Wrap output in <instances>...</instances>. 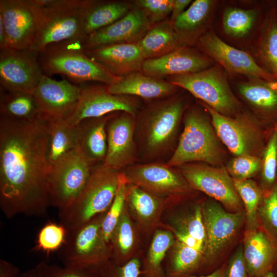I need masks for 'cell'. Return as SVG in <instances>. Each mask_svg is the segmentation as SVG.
<instances>
[{
	"label": "cell",
	"instance_id": "6da1fadb",
	"mask_svg": "<svg viewBox=\"0 0 277 277\" xmlns=\"http://www.w3.org/2000/svg\"><path fill=\"white\" fill-rule=\"evenodd\" d=\"M49 130L39 113L30 122L0 114V207L7 218L47 212Z\"/></svg>",
	"mask_w": 277,
	"mask_h": 277
},
{
	"label": "cell",
	"instance_id": "7a4b0ae2",
	"mask_svg": "<svg viewBox=\"0 0 277 277\" xmlns=\"http://www.w3.org/2000/svg\"><path fill=\"white\" fill-rule=\"evenodd\" d=\"M186 108L183 97L172 95L150 104L140 113L135 131L144 157L154 159L171 149Z\"/></svg>",
	"mask_w": 277,
	"mask_h": 277
},
{
	"label": "cell",
	"instance_id": "3957f363",
	"mask_svg": "<svg viewBox=\"0 0 277 277\" xmlns=\"http://www.w3.org/2000/svg\"><path fill=\"white\" fill-rule=\"evenodd\" d=\"M37 19V32L30 49L39 53L47 46L83 41L81 9L85 0H30Z\"/></svg>",
	"mask_w": 277,
	"mask_h": 277
},
{
	"label": "cell",
	"instance_id": "277c9868",
	"mask_svg": "<svg viewBox=\"0 0 277 277\" xmlns=\"http://www.w3.org/2000/svg\"><path fill=\"white\" fill-rule=\"evenodd\" d=\"M82 40H67L47 46L38 53V61L43 73L48 76L61 74L75 83L95 81L106 85L120 77L116 76L86 54Z\"/></svg>",
	"mask_w": 277,
	"mask_h": 277
},
{
	"label": "cell",
	"instance_id": "5b68a950",
	"mask_svg": "<svg viewBox=\"0 0 277 277\" xmlns=\"http://www.w3.org/2000/svg\"><path fill=\"white\" fill-rule=\"evenodd\" d=\"M184 123L178 144L166 164L172 167L194 162L220 164V140L206 114L199 108H190L184 112Z\"/></svg>",
	"mask_w": 277,
	"mask_h": 277
},
{
	"label": "cell",
	"instance_id": "8992f818",
	"mask_svg": "<svg viewBox=\"0 0 277 277\" xmlns=\"http://www.w3.org/2000/svg\"><path fill=\"white\" fill-rule=\"evenodd\" d=\"M120 171L103 164L94 166L86 186L68 207L58 210L61 223L67 230L83 225L109 208L115 197Z\"/></svg>",
	"mask_w": 277,
	"mask_h": 277
},
{
	"label": "cell",
	"instance_id": "52a82bcc",
	"mask_svg": "<svg viewBox=\"0 0 277 277\" xmlns=\"http://www.w3.org/2000/svg\"><path fill=\"white\" fill-rule=\"evenodd\" d=\"M167 81L222 115L233 117L240 114L241 103L230 87L226 71L218 64L201 71L170 76Z\"/></svg>",
	"mask_w": 277,
	"mask_h": 277
},
{
	"label": "cell",
	"instance_id": "ba28073f",
	"mask_svg": "<svg viewBox=\"0 0 277 277\" xmlns=\"http://www.w3.org/2000/svg\"><path fill=\"white\" fill-rule=\"evenodd\" d=\"M94 167L75 148L49 168L47 187L50 205L58 210L70 205L86 186Z\"/></svg>",
	"mask_w": 277,
	"mask_h": 277
},
{
	"label": "cell",
	"instance_id": "9c48e42d",
	"mask_svg": "<svg viewBox=\"0 0 277 277\" xmlns=\"http://www.w3.org/2000/svg\"><path fill=\"white\" fill-rule=\"evenodd\" d=\"M104 213L83 225L67 230L65 242L58 254L64 266L80 268L102 262L107 256L108 244L101 230Z\"/></svg>",
	"mask_w": 277,
	"mask_h": 277
},
{
	"label": "cell",
	"instance_id": "30bf717a",
	"mask_svg": "<svg viewBox=\"0 0 277 277\" xmlns=\"http://www.w3.org/2000/svg\"><path fill=\"white\" fill-rule=\"evenodd\" d=\"M179 167L182 176L190 187L203 192L232 211H240L241 198L226 168L198 162Z\"/></svg>",
	"mask_w": 277,
	"mask_h": 277
},
{
	"label": "cell",
	"instance_id": "8fae6325",
	"mask_svg": "<svg viewBox=\"0 0 277 277\" xmlns=\"http://www.w3.org/2000/svg\"><path fill=\"white\" fill-rule=\"evenodd\" d=\"M140 107L138 97L112 94L106 85L82 86L77 105L66 120L75 126L84 120L115 112H126L136 116Z\"/></svg>",
	"mask_w": 277,
	"mask_h": 277
},
{
	"label": "cell",
	"instance_id": "7c38bea8",
	"mask_svg": "<svg viewBox=\"0 0 277 277\" xmlns=\"http://www.w3.org/2000/svg\"><path fill=\"white\" fill-rule=\"evenodd\" d=\"M210 115L214 129L220 141L236 156L253 155L261 148L262 135L248 116H224L201 102Z\"/></svg>",
	"mask_w": 277,
	"mask_h": 277
},
{
	"label": "cell",
	"instance_id": "4fadbf2b",
	"mask_svg": "<svg viewBox=\"0 0 277 277\" xmlns=\"http://www.w3.org/2000/svg\"><path fill=\"white\" fill-rule=\"evenodd\" d=\"M38 55L30 49L0 51L1 89L33 94L44 74Z\"/></svg>",
	"mask_w": 277,
	"mask_h": 277
},
{
	"label": "cell",
	"instance_id": "5bb4252c",
	"mask_svg": "<svg viewBox=\"0 0 277 277\" xmlns=\"http://www.w3.org/2000/svg\"><path fill=\"white\" fill-rule=\"evenodd\" d=\"M200 50L220 65L226 72L247 77H257L269 81L277 79L259 65L247 52L224 42L213 31H208L198 41Z\"/></svg>",
	"mask_w": 277,
	"mask_h": 277
},
{
	"label": "cell",
	"instance_id": "9a60e30c",
	"mask_svg": "<svg viewBox=\"0 0 277 277\" xmlns=\"http://www.w3.org/2000/svg\"><path fill=\"white\" fill-rule=\"evenodd\" d=\"M136 116L116 113L106 125L107 151L103 165L119 171L134 164L138 150L134 141Z\"/></svg>",
	"mask_w": 277,
	"mask_h": 277
},
{
	"label": "cell",
	"instance_id": "2e32d148",
	"mask_svg": "<svg viewBox=\"0 0 277 277\" xmlns=\"http://www.w3.org/2000/svg\"><path fill=\"white\" fill-rule=\"evenodd\" d=\"M166 164L152 163L133 164L121 171L128 183L157 196L180 194L189 185L183 176Z\"/></svg>",
	"mask_w": 277,
	"mask_h": 277
},
{
	"label": "cell",
	"instance_id": "e0dca14e",
	"mask_svg": "<svg viewBox=\"0 0 277 277\" xmlns=\"http://www.w3.org/2000/svg\"><path fill=\"white\" fill-rule=\"evenodd\" d=\"M82 89V86L74 85L65 78L56 81L43 74L33 95L41 114L66 120L76 107Z\"/></svg>",
	"mask_w": 277,
	"mask_h": 277
},
{
	"label": "cell",
	"instance_id": "ac0fdd59",
	"mask_svg": "<svg viewBox=\"0 0 277 277\" xmlns=\"http://www.w3.org/2000/svg\"><path fill=\"white\" fill-rule=\"evenodd\" d=\"M0 19L6 34L7 49H30L37 28L30 0H1Z\"/></svg>",
	"mask_w": 277,
	"mask_h": 277
},
{
	"label": "cell",
	"instance_id": "d6986e66",
	"mask_svg": "<svg viewBox=\"0 0 277 277\" xmlns=\"http://www.w3.org/2000/svg\"><path fill=\"white\" fill-rule=\"evenodd\" d=\"M206 231L204 253L208 258L216 256L236 235L244 219L243 212L225 211L213 201L206 202L202 207Z\"/></svg>",
	"mask_w": 277,
	"mask_h": 277
},
{
	"label": "cell",
	"instance_id": "ffe728a7",
	"mask_svg": "<svg viewBox=\"0 0 277 277\" xmlns=\"http://www.w3.org/2000/svg\"><path fill=\"white\" fill-rule=\"evenodd\" d=\"M132 6L131 10L121 19L86 36L82 41L85 50L137 43L152 25L140 9Z\"/></svg>",
	"mask_w": 277,
	"mask_h": 277
},
{
	"label": "cell",
	"instance_id": "44dd1931",
	"mask_svg": "<svg viewBox=\"0 0 277 277\" xmlns=\"http://www.w3.org/2000/svg\"><path fill=\"white\" fill-rule=\"evenodd\" d=\"M214 62L202 51L183 45L162 57L145 60L142 72L149 76L164 79L203 71L213 66Z\"/></svg>",
	"mask_w": 277,
	"mask_h": 277
},
{
	"label": "cell",
	"instance_id": "7402d4cb",
	"mask_svg": "<svg viewBox=\"0 0 277 277\" xmlns=\"http://www.w3.org/2000/svg\"><path fill=\"white\" fill-rule=\"evenodd\" d=\"M86 52L90 58L118 77L141 72L145 60L136 43L114 44Z\"/></svg>",
	"mask_w": 277,
	"mask_h": 277
},
{
	"label": "cell",
	"instance_id": "603a6c76",
	"mask_svg": "<svg viewBox=\"0 0 277 277\" xmlns=\"http://www.w3.org/2000/svg\"><path fill=\"white\" fill-rule=\"evenodd\" d=\"M243 253L248 273L252 277H262L277 264L276 244L264 230L257 227L245 233Z\"/></svg>",
	"mask_w": 277,
	"mask_h": 277
},
{
	"label": "cell",
	"instance_id": "cb8c5ba5",
	"mask_svg": "<svg viewBox=\"0 0 277 277\" xmlns=\"http://www.w3.org/2000/svg\"><path fill=\"white\" fill-rule=\"evenodd\" d=\"M117 112L84 120L74 126L76 148L93 166L103 163L107 151L106 125Z\"/></svg>",
	"mask_w": 277,
	"mask_h": 277
},
{
	"label": "cell",
	"instance_id": "d4e9b609",
	"mask_svg": "<svg viewBox=\"0 0 277 277\" xmlns=\"http://www.w3.org/2000/svg\"><path fill=\"white\" fill-rule=\"evenodd\" d=\"M107 90L116 95L141 97L145 100H161L173 95L176 86L162 78L136 72L120 78L106 85Z\"/></svg>",
	"mask_w": 277,
	"mask_h": 277
},
{
	"label": "cell",
	"instance_id": "484cf974",
	"mask_svg": "<svg viewBox=\"0 0 277 277\" xmlns=\"http://www.w3.org/2000/svg\"><path fill=\"white\" fill-rule=\"evenodd\" d=\"M216 2L212 0H195L173 22V28L183 45H196L205 30Z\"/></svg>",
	"mask_w": 277,
	"mask_h": 277
},
{
	"label": "cell",
	"instance_id": "4316f807",
	"mask_svg": "<svg viewBox=\"0 0 277 277\" xmlns=\"http://www.w3.org/2000/svg\"><path fill=\"white\" fill-rule=\"evenodd\" d=\"M132 7L131 2L85 0L81 9L82 27L85 37L121 19Z\"/></svg>",
	"mask_w": 277,
	"mask_h": 277
},
{
	"label": "cell",
	"instance_id": "83f0119b",
	"mask_svg": "<svg viewBox=\"0 0 277 277\" xmlns=\"http://www.w3.org/2000/svg\"><path fill=\"white\" fill-rule=\"evenodd\" d=\"M242 98L255 110L265 115H277V81L247 77L237 85Z\"/></svg>",
	"mask_w": 277,
	"mask_h": 277
},
{
	"label": "cell",
	"instance_id": "f1b7e54d",
	"mask_svg": "<svg viewBox=\"0 0 277 277\" xmlns=\"http://www.w3.org/2000/svg\"><path fill=\"white\" fill-rule=\"evenodd\" d=\"M136 44L145 60L162 57L183 46L170 19L153 25Z\"/></svg>",
	"mask_w": 277,
	"mask_h": 277
},
{
	"label": "cell",
	"instance_id": "f546056e",
	"mask_svg": "<svg viewBox=\"0 0 277 277\" xmlns=\"http://www.w3.org/2000/svg\"><path fill=\"white\" fill-rule=\"evenodd\" d=\"M49 119V130L47 148L48 170L76 148L74 126L71 125L65 119Z\"/></svg>",
	"mask_w": 277,
	"mask_h": 277
},
{
	"label": "cell",
	"instance_id": "4dcf8cb0",
	"mask_svg": "<svg viewBox=\"0 0 277 277\" xmlns=\"http://www.w3.org/2000/svg\"><path fill=\"white\" fill-rule=\"evenodd\" d=\"M4 91L1 93L0 114L23 122L32 121L37 117L39 112L32 94Z\"/></svg>",
	"mask_w": 277,
	"mask_h": 277
},
{
	"label": "cell",
	"instance_id": "1f68e13d",
	"mask_svg": "<svg viewBox=\"0 0 277 277\" xmlns=\"http://www.w3.org/2000/svg\"><path fill=\"white\" fill-rule=\"evenodd\" d=\"M258 53L264 68L277 79V15L274 10L263 25Z\"/></svg>",
	"mask_w": 277,
	"mask_h": 277
},
{
	"label": "cell",
	"instance_id": "d6a6232c",
	"mask_svg": "<svg viewBox=\"0 0 277 277\" xmlns=\"http://www.w3.org/2000/svg\"><path fill=\"white\" fill-rule=\"evenodd\" d=\"M257 17L258 11L255 9L228 7L223 15L224 32L231 37H243L252 29Z\"/></svg>",
	"mask_w": 277,
	"mask_h": 277
},
{
	"label": "cell",
	"instance_id": "836d02e7",
	"mask_svg": "<svg viewBox=\"0 0 277 277\" xmlns=\"http://www.w3.org/2000/svg\"><path fill=\"white\" fill-rule=\"evenodd\" d=\"M126 202L141 220L148 221L158 211L161 202L157 196L127 182Z\"/></svg>",
	"mask_w": 277,
	"mask_h": 277
},
{
	"label": "cell",
	"instance_id": "e575fe53",
	"mask_svg": "<svg viewBox=\"0 0 277 277\" xmlns=\"http://www.w3.org/2000/svg\"><path fill=\"white\" fill-rule=\"evenodd\" d=\"M233 180L235 189L246 209L248 229L257 227L258 210L264 196V191L250 179Z\"/></svg>",
	"mask_w": 277,
	"mask_h": 277
},
{
	"label": "cell",
	"instance_id": "d590c367",
	"mask_svg": "<svg viewBox=\"0 0 277 277\" xmlns=\"http://www.w3.org/2000/svg\"><path fill=\"white\" fill-rule=\"evenodd\" d=\"M127 181L123 174L120 171L119 182L114 200L104 215L101 230L105 242L108 244L121 219L126 204V189Z\"/></svg>",
	"mask_w": 277,
	"mask_h": 277
},
{
	"label": "cell",
	"instance_id": "8d00e7d4",
	"mask_svg": "<svg viewBox=\"0 0 277 277\" xmlns=\"http://www.w3.org/2000/svg\"><path fill=\"white\" fill-rule=\"evenodd\" d=\"M258 217L265 231L277 245V182L270 191L264 193Z\"/></svg>",
	"mask_w": 277,
	"mask_h": 277
},
{
	"label": "cell",
	"instance_id": "74e56055",
	"mask_svg": "<svg viewBox=\"0 0 277 277\" xmlns=\"http://www.w3.org/2000/svg\"><path fill=\"white\" fill-rule=\"evenodd\" d=\"M68 230L61 223H48L39 230L34 249L46 252L60 250L64 245Z\"/></svg>",
	"mask_w": 277,
	"mask_h": 277
},
{
	"label": "cell",
	"instance_id": "f35d334b",
	"mask_svg": "<svg viewBox=\"0 0 277 277\" xmlns=\"http://www.w3.org/2000/svg\"><path fill=\"white\" fill-rule=\"evenodd\" d=\"M262 160V189L264 193L271 190L275 184L277 168V125L269 138L263 152Z\"/></svg>",
	"mask_w": 277,
	"mask_h": 277
},
{
	"label": "cell",
	"instance_id": "ab89813d",
	"mask_svg": "<svg viewBox=\"0 0 277 277\" xmlns=\"http://www.w3.org/2000/svg\"><path fill=\"white\" fill-rule=\"evenodd\" d=\"M262 167V160L258 156L245 155L232 159L226 168L234 180H247L255 175Z\"/></svg>",
	"mask_w": 277,
	"mask_h": 277
},
{
	"label": "cell",
	"instance_id": "60d3db41",
	"mask_svg": "<svg viewBox=\"0 0 277 277\" xmlns=\"http://www.w3.org/2000/svg\"><path fill=\"white\" fill-rule=\"evenodd\" d=\"M174 0H136L132 5L140 9L151 25L166 20L171 13Z\"/></svg>",
	"mask_w": 277,
	"mask_h": 277
},
{
	"label": "cell",
	"instance_id": "b9f144b4",
	"mask_svg": "<svg viewBox=\"0 0 277 277\" xmlns=\"http://www.w3.org/2000/svg\"><path fill=\"white\" fill-rule=\"evenodd\" d=\"M133 238L131 224L125 208L110 242L113 241L115 248L125 254L133 245Z\"/></svg>",
	"mask_w": 277,
	"mask_h": 277
},
{
	"label": "cell",
	"instance_id": "7bdbcfd3",
	"mask_svg": "<svg viewBox=\"0 0 277 277\" xmlns=\"http://www.w3.org/2000/svg\"><path fill=\"white\" fill-rule=\"evenodd\" d=\"M203 253L181 242L176 245L173 259V267L178 273H184L194 268L200 262Z\"/></svg>",
	"mask_w": 277,
	"mask_h": 277
},
{
	"label": "cell",
	"instance_id": "ee69618b",
	"mask_svg": "<svg viewBox=\"0 0 277 277\" xmlns=\"http://www.w3.org/2000/svg\"><path fill=\"white\" fill-rule=\"evenodd\" d=\"M33 277H90L79 269L39 262L30 270Z\"/></svg>",
	"mask_w": 277,
	"mask_h": 277
},
{
	"label": "cell",
	"instance_id": "f6af8a7d",
	"mask_svg": "<svg viewBox=\"0 0 277 277\" xmlns=\"http://www.w3.org/2000/svg\"><path fill=\"white\" fill-rule=\"evenodd\" d=\"M172 242L173 236L170 232L164 230L156 231L149 252V260L152 265L156 267L160 265Z\"/></svg>",
	"mask_w": 277,
	"mask_h": 277
},
{
	"label": "cell",
	"instance_id": "bcb514c9",
	"mask_svg": "<svg viewBox=\"0 0 277 277\" xmlns=\"http://www.w3.org/2000/svg\"><path fill=\"white\" fill-rule=\"evenodd\" d=\"M185 231L197 240L204 248L206 242V231L203 219L202 207L197 206L188 220Z\"/></svg>",
	"mask_w": 277,
	"mask_h": 277
},
{
	"label": "cell",
	"instance_id": "7dc6e473",
	"mask_svg": "<svg viewBox=\"0 0 277 277\" xmlns=\"http://www.w3.org/2000/svg\"><path fill=\"white\" fill-rule=\"evenodd\" d=\"M247 273L243 250L240 249L230 262L227 277H247Z\"/></svg>",
	"mask_w": 277,
	"mask_h": 277
},
{
	"label": "cell",
	"instance_id": "c3c4849f",
	"mask_svg": "<svg viewBox=\"0 0 277 277\" xmlns=\"http://www.w3.org/2000/svg\"><path fill=\"white\" fill-rule=\"evenodd\" d=\"M175 233L179 240V242L189 247L197 250L202 253H204V247L191 235L184 231H175Z\"/></svg>",
	"mask_w": 277,
	"mask_h": 277
},
{
	"label": "cell",
	"instance_id": "681fc988",
	"mask_svg": "<svg viewBox=\"0 0 277 277\" xmlns=\"http://www.w3.org/2000/svg\"><path fill=\"white\" fill-rule=\"evenodd\" d=\"M122 277H138L140 274V263L133 259L121 269Z\"/></svg>",
	"mask_w": 277,
	"mask_h": 277
},
{
	"label": "cell",
	"instance_id": "f907efd6",
	"mask_svg": "<svg viewBox=\"0 0 277 277\" xmlns=\"http://www.w3.org/2000/svg\"><path fill=\"white\" fill-rule=\"evenodd\" d=\"M18 269L3 259L0 260V277H18Z\"/></svg>",
	"mask_w": 277,
	"mask_h": 277
},
{
	"label": "cell",
	"instance_id": "816d5d0a",
	"mask_svg": "<svg viewBox=\"0 0 277 277\" xmlns=\"http://www.w3.org/2000/svg\"><path fill=\"white\" fill-rule=\"evenodd\" d=\"M191 3V0H174L170 19L171 21L173 22L183 13L187 7Z\"/></svg>",
	"mask_w": 277,
	"mask_h": 277
},
{
	"label": "cell",
	"instance_id": "f5cc1de1",
	"mask_svg": "<svg viewBox=\"0 0 277 277\" xmlns=\"http://www.w3.org/2000/svg\"><path fill=\"white\" fill-rule=\"evenodd\" d=\"M7 49V36L2 21L0 19V51Z\"/></svg>",
	"mask_w": 277,
	"mask_h": 277
},
{
	"label": "cell",
	"instance_id": "db71d44e",
	"mask_svg": "<svg viewBox=\"0 0 277 277\" xmlns=\"http://www.w3.org/2000/svg\"><path fill=\"white\" fill-rule=\"evenodd\" d=\"M191 277H226L224 274V271L222 269H219L215 272L206 276H191Z\"/></svg>",
	"mask_w": 277,
	"mask_h": 277
},
{
	"label": "cell",
	"instance_id": "11a10c76",
	"mask_svg": "<svg viewBox=\"0 0 277 277\" xmlns=\"http://www.w3.org/2000/svg\"><path fill=\"white\" fill-rule=\"evenodd\" d=\"M262 277H277V273L273 270L270 271Z\"/></svg>",
	"mask_w": 277,
	"mask_h": 277
},
{
	"label": "cell",
	"instance_id": "9f6ffc18",
	"mask_svg": "<svg viewBox=\"0 0 277 277\" xmlns=\"http://www.w3.org/2000/svg\"><path fill=\"white\" fill-rule=\"evenodd\" d=\"M18 277H33L30 270H28L24 273L19 274Z\"/></svg>",
	"mask_w": 277,
	"mask_h": 277
},
{
	"label": "cell",
	"instance_id": "6f0895ef",
	"mask_svg": "<svg viewBox=\"0 0 277 277\" xmlns=\"http://www.w3.org/2000/svg\"><path fill=\"white\" fill-rule=\"evenodd\" d=\"M277 273V272H276Z\"/></svg>",
	"mask_w": 277,
	"mask_h": 277
}]
</instances>
